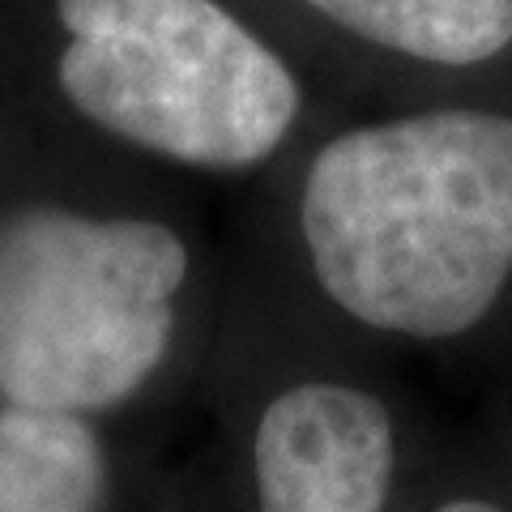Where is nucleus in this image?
Wrapping results in <instances>:
<instances>
[{"label": "nucleus", "instance_id": "nucleus-1", "mask_svg": "<svg viewBox=\"0 0 512 512\" xmlns=\"http://www.w3.org/2000/svg\"><path fill=\"white\" fill-rule=\"evenodd\" d=\"M299 214L338 308L457 338L512 278V116L448 107L350 128L312 158Z\"/></svg>", "mask_w": 512, "mask_h": 512}, {"label": "nucleus", "instance_id": "nucleus-2", "mask_svg": "<svg viewBox=\"0 0 512 512\" xmlns=\"http://www.w3.org/2000/svg\"><path fill=\"white\" fill-rule=\"evenodd\" d=\"M188 248L163 222L26 205L0 218V397L47 414L128 402L167 359Z\"/></svg>", "mask_w": 512, "mask_h": 512}, {"label": "nucleus", "instance_id": "nucleus-3", "mask_svg": "<svg viewBox=\"0 0 512 512\" xmlns=\"http://www.w3.org/2000/svg\"><path fill=\"white\" fill-rule=\"evenodd\" d=\"M60 90L107 133L210 171H244L295 124V73L218 0H56Z\"/></svg>", "mask_w": 512, "mask_h": 512}, {"label": "nucleus", "instance_id": "nucleus-4", "mask_svg": "<svg viewBox=\"0 0 512 512\" xmlns=\"http://www.w3.org/2000/svg\"><path fill=\"white\" fill-rule=\"evenodd\" d=\"M261 512H384L393 483V423L350 384H295L256 423Z\"/></svg>", "mask_w": 512, "mask_h": 512}, {"label": "nucleus", "instance_id": "nucleus-5", "mask_svg": "<svg viewBox=\"0 0 512 512\" xmlns=\"http://www.w3.org/2000/svg\"><path fill=\"white\" fill-rule=\"evenodd\" d=\"M107 461L77 414L0 406V512H103Z\"/></svg>", "mask_w": 512, "mask_h": 512}, {"label": "nucleus", "instance_id": "nucleus-6", "mask_svg": "<svg viewBox=\"0 0 512 512\" xmlns=\"http://www.w3.org/2000/svg\"><path fill=\"white\" fill-rule=\"evenodd\" d=\"M350 35L431 64H478L512 43V0H308Z\"/></svg>", "mask_w": 512, "mask_h": 512}, {"label": "nucleus", "instance_id": "nucleus-7", "mask_svg": "<svg viewBox=\"0 0 512 512\" xmlns=\"http://www.w3.org/2000/svg\"><path fill=\"white\" fill-rule=\"evenodd\" d=\"M440 512H500V508L483 504V500H453V504H444Z\"/></svg>", "mask_w": 512, "mask_h": 512}]
</instances>
